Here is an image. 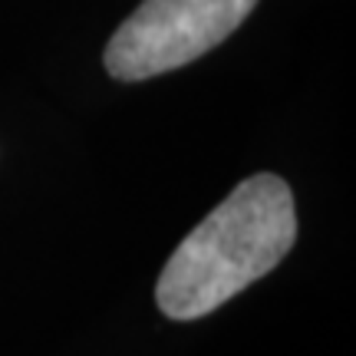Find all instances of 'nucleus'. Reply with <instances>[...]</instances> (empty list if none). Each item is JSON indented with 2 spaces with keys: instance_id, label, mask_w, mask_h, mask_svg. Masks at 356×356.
Masks as SVG:
<instances>
[{
  "instance_id": "2",
  "label": "nucleus",
  "mask_w": 356,
  "mask_h": 356,
  "mask_svg": "<svg viewBox=\"0 0 356 356\" xmlns=\"http://www.w3.org/2000/svg\"><path fill=\"white\" fill-rule=\"evenodd\" d=\"M257 0H142L102 53L106 73L122 83L195 63L248 20Z\"/></svg>"
},
{
  "instance_id": "1",
  "label": "nucleus",
  "mask_w": 356,
  "mask_h": 356,
  "mask_svg": "<svg viewBox=\"0 0 356 356\" xmlns=\"http://www.w3.org/2000/svg\"><path fill=\"white\" fill-rule=\"evenodd\" d=\"M297 241L287 181L270 172L244 178L175 248L155 284L168 320H198L270 274Z\"/></svg>"
}]
</instances>
